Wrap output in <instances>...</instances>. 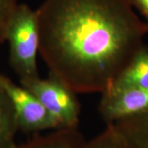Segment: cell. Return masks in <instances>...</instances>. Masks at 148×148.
<instances>
[{
  "instance_id": "6da1fadb",
  "label": "cell",
  "mask_w": 148,
  "mask_h": 148,
  "mask_svg": "<svg viewBox=\"0 0 148 148\" xmlns=\"http://www.w3.org/2000/svg\"><path fill=\"white\" fill-rule=\"evenodd\" d=\"M40 53L76 93H101L148 32L127 0H45L37 9Z\"/></svg>"
},
{
  "instance_id": "7a4b0ae2",
  "label": "cell",
  "mask_w": 148,
  "mask_h": 148,
  "mask_svg": "<svg viewBox=\"0 0 148 148\" xmlns=\"http://www.w3.org/2000/svg\"><path fill=\"white\" fill-rule=\"evenodd\" d=\"M6 40L9 45V63L21 83L40 77L37 65L40 52L37 11L27 4H18L8 27Z\"/></svg>"
},
{
  "instance_id": "3957f363",
  "label": "cell",
  "mask_w": 148,
  "mask_h": 148,
  "mask_svg": "<svg viewBox=\"0 0 148 148\" xmlns=\"http://www.w3.org/2000/svg\"><path fill=\"white\" fill-rule=\"evenodd\" d=\"M21 85L40 101L53 119L56 130L77 127L81 106L77 93L56 75L49 73L45 79L38 77Z\"/></svg>"
},
{
  "instance_id": "277c9868",
  "label": "cell",
  "mask_w": 148,
  "mask_h": 148,
  "mask_svg": "<svg viewBox=\"0 0 148 148\" xmlns=\"http://www.w3.org/2000/svg\"><path fill=\"white\" fill-rule=\"evenodd\" d=\"M0 82L12 101L18 130L26 133L56 130L53 119L31 90L16 84L2 73H0Z\"/></svg>"
},
{
  "instance_id": "5b68a950",
  "label": "cell",
  "mask_w": 148,
  "mask_h": 148,
  "mask_svg": "<svg viewBox=\"0 0 148 148\" xmlns=\"http://www.w3.org/2000/svg\"><path fill=\"white\" fill-rule=\"evenodd\" d=\"M99 111L107 124L148 111L147 88L108 90L102 94Z\"/></svg>"
},
{
  "instance_id": "8992f818",
  "label": "cell",
  "mask_w": 148,
  "mask_h": 148,
  "mask_svg": "<svg viewBox=\"0 0 148 148\" xmlns=\"http://www.w3.org/2000/svg\"><path fill=\"white\" fill-rule=\"evenodd\" d=\"M127 88L148 89V46L138 49L108 90Z\"/></svg>"
},
{
  "instance_id": "52a82bcc",
  "label": "cell",
  "mask_w": 148,
  "mask_h": 148,
  "mask_svg": "<svg viewBox=\"0 0 148 148\" xmlns=\"http://www.w3.org/2000/svg\"><path fill=\"white\" fill-rule=\"evenodd\" d=\"M86 141L77 128L57 129L46 135H39L13 148H85Z\"/></svg>"
},
{
  "instance_id": "ba28073f",
  "label": "cell",
  "mask_w": 148,
  "mask_h": 148,
  "mask_svg": "<svg viewBox=\"0 0 148 148\" xmlns=\"http://www.w3.org/2000/svg\"><path fill=\"white\" fill-rule=\"evenodd\" d=\"M16 113L9 95L0 82V148H13L18 132Z\"/></svg>"
},
{
  "instance_id": "9c48e42d",
  "label": "cell",
  "mask_w": 148,
  "mask_h": 148,
  "mask_svg": "<svg viewBox=\"0 0 148 148\" xmlns=\"http://www.w3.org/2000/svg\"><path fill=\"white\" fill-rule=\"evenodd\" d=\"M112 125L137 148H148V111Z\"/></svg>"
},
{
  "instance_id": "30bf717a",
  "label": "cell",
  "mask_w": 148,
  "mask_h": 148,
  "mask_svg": "<svg viewBox=\"0 0 148 148\" xmlns=\"http://www.w3.org/2000/svg\"><path fill=\"white\" fill-rule=\"evenodd\" d=\"M85 148H137L129 143L112 124L95 138L86 142Z\"/></svg>"
},
{
  "instance_id": "8fae6325",
  "label": "cell",
  "mask_w": 148,
  "mask_h": 148,
  "mask_svg": "<svg viewBox=\"0 0 148 148\" xmlns=\"http://www.w3.org/2000/svg\"><path fill=\"white\" fill-rule=\"evenodd\" d=\"M18 4L17 0H0V44L6 40L8 27Z\"/></svg>"
},
{
  "instance_id": "7c38bea8",
  "label": "cell",
  "mask_w": 148,
  "mask_h": 148,
  "mask_svg": "<svg viewBox=\"0 0 148 148\" xmlns=\"http://www.w3.org/2000/svg\"><path fill=\"white\" fill-rule=\"evenodd\" d=\"M132 6L136 7L148 21V0H127Z\"/></svg>"
}]
</instances>
